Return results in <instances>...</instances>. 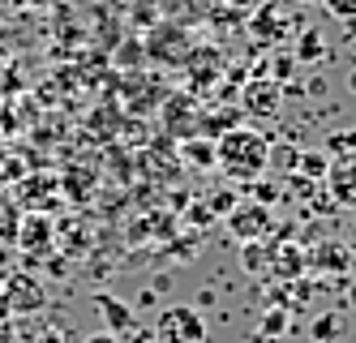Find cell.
I'll return each mask as SVG.
<instances>
[{"label":"cell","instance_id":"cell-1","mask_svg":"<svg viewBox=\"0 0 356 343\" xmlns=\"http://www.w3.org/2000/svg\"><path fill=\"white\" fill-rule=\"evenodd\" d=\"M215 163L232 176V180H262V172L270 168V142L258 134L253 125H236L227 134L215 138Z\"/></svg>","mask_w":356,"mask_h":343},{"label":"cell","instance_id":"cell-2","mask_svg":"<svg viewBox=\"0 0 356 343\" xmlns=\"http://www.w3.org/2000/svg\"><path fill=\"white\" fill-rule=\"evenodd\" d=\"M155 343H207V318L193 305H163L155 313Z\"/></svg>","mask_w":356,"mask_h":343},{"label":"cell","instance_id":"cell-3","mask_svg":"<svg viewBox=\"0 0 356 343\" xmlns=\"http://www.w3.org/2000/svg\"><path fill=\"white\" fill-rule=\"evenodd\" d=\"M227 223V232L236 236V241H245V245H253V241H262V236L270 232V206H262V202H236L232 206V215L223 219Z\"/></svg>","mask_w":356,"mask_h":343},{"label":"cell","instance_id":"cell-4","mask_svg":"<svg viewBox=\"0 0 356 343\" xmlns=\"http://www.w3.org/2000/svg\"><path fill=\"white\" fill-rule=\"evenodd\" d=\"M241 108L253 120H270L279 108H284V86L270 82V77H253V82L241 90Z\"/></svg>","mask_w":356,"mask_h":343},{"label":"cell","instance_id":"cell-5","mask_svg":"<svg viewBox=\"0 0 356 343\" xmlns=\"http://www.w3.org/2000/svg\"><path fill=\"white\" fill-rule=\"evenodd\" d=\"M322 180H326V193H330V202H335V206H343V210H356V154H352V159L330 163Z\"/></svg>","mask_w":356,"mask_h":343},{"label":"cell","instance_id":"cell-6","mask_svg":"<svg viewBox=\"0 0 356 343\" xmlns=\"http://www.w3.org/2000/svg\"><path fill=\"white\" fill-rule=\"evenodd\" d=\"M146 51H150L155 61H163V65H168V61L181 65V61L189 56V35L181 31V26H159V31L146 39Z\"/></svg>","mask_w":356,"mask_h":343},{"label":"cell","instance_id":"cell-7","mask_svg":"<svg viewBox=\"0 0 356 343\" xmlns=\"http://www.w3.org/2000/svg\"><path fill=\"white\" fill-rule=\"evenodd\" d=\"M52 219H47L43 215V210H39V215H26V219H22V228H17V249L22 253H31V257H43L47 249H52Z\"/></svg>","mask_w":356,"mask_h":343},{"label":"cell","instance_id":"cell-8","mask_svg":"<svg viewBox=\"0 0 356 343\" xmlns=\"http://www.w3.org/2000/svg\"><path fill=\"white\" fill-rule=\"evenodd\" d=\"M99 313H104V322H108V335H116V339L138 326V313L116 296H99Z\"/></svg>","mask_w":356,"mask_h":343},{"label":"cell","instance_id":"cell-9","mask_svg":"<svg viewBox=\"0 0 356 343\" xmlns=\"http://www.w3.org/2000/svg\"><path fill=\"white\" fill-rule=\"evenodd\" d=\"M343 330H348V322H343L339 309H326V313H318V318L309 322V339L314 343H339Z\"/></svg>","mask_w":356,"mask_h":343},{"label":"cell","instance_id":"cell-10","mask_svg":"<svg viewBox=\"0 0 356 343\" xmlns=\"http://www.w3.org/2000/svg\"><path fill=\"white\" fill-rule=\"evenodd\" d=\"M5 296H9V309H39V305H43V287L31 283L26 275H13Z\"/></svg>","mask_w":356,"mask_h":343},{"label":"cell","instance_id":"cell-11","mask_svg":"<svg viewBox=\"0 0 356 343\" xmlns=\"http://www.w3.org/2000/svg\"><path fill=\"white\" fill-rule=\"evenodd\" d=\"M292 56H296V65H318V61H326V43H322V35H318V31H296Z\"/></svg>","mask_w":356,"mask_h":343},{"label":"cell","instance_id":"cell-12","mask_svg":"<svg viewBox=\"0 0 356 343\" xmlns=\"http://www.w3.org/2000/svg\"><path fill=\"white\" fill-rule=\"evenodd\" d=\"M314 262L322 271H330V275H348L352 271V253L343 249V241H335V245H322L318 253H314Z\"/></svg>","mask_w":356,"mask_h":343},{"label":"cell","instance_id":"cell-13","mask_svg":"<svg viewBox=\"0 0 356 343\" xmlns=\"http://www.w3.org/2000/svg\"><path fill=\"white\" fill-rule=\"evenodd\" d=\"M284 26H288L284 9H279V5H262L258 17H253V35H258V39H279V31H284Z\"/></svg>","mask_w":356,"mask_h":343},{"label":"cell","instance_id":"cell-14","mask_svg":"<svg viewBox=\"0 0 356 343\" xmlns=\"http://www.w3.org/2000/svg\"><path fill=\"white\" fill-rule=\"evenodd\" d=\"M185 159H189L193 168H211V163H215V142L185 138Z\"/></svg>","mask_w":356,"mask_h":343},{"label":"cell","instance_id":"cell-15","mask_svg":"<svg viewBox=\"0 0 356 343\" xmlns=\"http://www.w3.org/2000/svg\"><path fill=\"white\" fill-rule=\"evenodd\" d=\"M326 168H330V159H326L322 150H300V159H296V172H300V176L322 180V176H326Z\"/></svg>","mask_w":356,"mask_h":343},{"label":"cell","instance_id":"cell-16","mask_svg":"<svg viewBox=\"0 0 356 343\" xmlns=\"http://www.w3.org/2000/svg\"><path fill=\"white\" fill-rule=\"evenodd\" d=\"M292 73H296V56H292V51H279V56L270 61V69H262L258 77H270V82H288Z\"/></svg>","mask_w":356,"mask_h":343},{"label":"cell","instance_id":"cell-17","mask_svg":"<svg viewBox=\"0 0 356 343\" xmlns=\"http://www.w3.org/2000/svg\"><path fill=\"white\" fill-rule=\"evenodd\" d=\"M284 330H288V309H266V318L258 326V339L266 343L270 335H284Z\"/></svg>","mask_w":356,"mask_h":343},{"label":"cell","instance_id":"cell-18","mask_svg":"<svg viewBox=\"0 0 356 343\" xmlns=\"http://www.w3.org/2000/svg\"><path fill=\"white\" fill-rule=\"evenodd\" d=\"M241 198L232 193V189H219V193H211L207 198V206H211V215H219V219H227V215H232V206H236Z\"/></svg>","mask_w":356,"mask_h":343},{"label":"cell","instance_id":"cell-19","mask_svg":"<svg viewBox=\"0 0 356 343\" xmlns=\"http://www.w3.org/2000/svg\"><path fill=\"white\" fill-rule=\"evenodd\" d=\"M318 5L339 22H356V0H318Z\"/></svg>","mask_w":356,"mask_h":343},{"label":"cell","instance_id":"cell-20","mask_svg":"<svg viewBox=\"0 0 356 343\" xmlns=\"http://www.w3.org/2000/svg\"><path fill=\"white\" fill-rule=\"evenodd\" d=\"M189 219H193V223H211L215 215H211V206H207V202H197V206L189 210Z\"/></svg>","mask_w":356,"mask_h":343},{"label":"cell","instance_id":"cell-21","mask_svg":"<svg viewBox=\"0 0 356 343\" xmlns=\"http://www.w3.org/2000/svg\"><path fill=\"white\" fill-rule=\"evenodd\" d=\"M343 249L356 257V219H352V223H348V232H343Z\"/></svg>","mask_w":356,"mask_h":343},{"label":"cell","instance_id":"cell-22","mask_svg":"<svg viewBox=\"0 0 356 343\" xmlns=\"http://www.w3.org/2000/svg\"><path fill=\"white\" fill-rule=\"evenodd\" d=\"M86 343H120V339H116V335H108V330H99V335H90Z\"/></svg>","mask_w":356,"mask_h":343},{"label":"cell","instance_id":"cell-23","mask_svg":"<svg viewBox=\"0 0 356 343\" xmlns=\"http://www.w3.org/2000/svg\"><path fill=\"white\" fill-rule=\"evenodd\" d=\"M5 313H9V296H5V292H0V318H5Z\"/></svg>","mask_w":356,"mask_h":343},{"label":"cell","instance_id":"cell-24","mask_svg":"<svg viewBox=\"0 0 356 343\" xmlns=\"http://www.w3.org/2000/svg\"><path fill=\"white\" fill-rule=\"evenodd\" d=\"M348 90H356V69H352V73H348Z\"/></svg>","mask_w":356,"mask_h":343},{"label":"cell","instance_id":"cell-25","mask_svg":"<svg viewBox=\"0 0 356 343\" xmlns=\"http://www.w3.org/2000/svg\"><path fill=\"white\" fill-rule=\"evenodd\" d=\"M300 5H318V0H300Z\"/></svg>","mask_w":356,"mask_h":343}]
</instances>
